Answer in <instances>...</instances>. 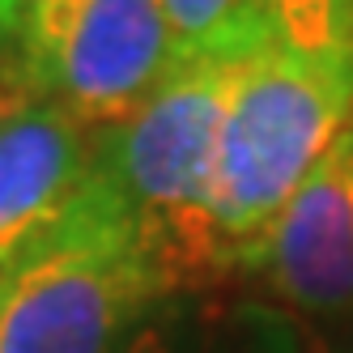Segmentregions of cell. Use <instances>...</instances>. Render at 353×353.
I'll return each instance as SVG.
<instances>
[{"label":"cell","instance_id":"obj_11","mask_svg":"<svg viewBox=\"0 0 353 353\" xmlns=\"http://www.w3.org/2000/svg\"><path fill=\"white\" fill-rule=\"evenodd\" d=\"M119 353H179V332H174V323H166L154 311L128 341H123Z\"/></svg>","mask_w":353,"mask_h":353},{"label":"cell","instance_id":"obj_12","mask_svg":"<svg viewBox=\"0 0 353 353\" xmlns=\"http://www.w3.org/2000/svg\"><path fill=\"white\" fill-rule=\"evenodd\" d=\"M298 353H353L349 349V332L336 323H307L298 319Z\"/></svg>","mask_w":353,"mask_h":353},{"label":"cell","instance_id":"obj_8","mask_svg":"<svg viewBox=\"0 0 353 353\" xmlns=\"http://www.w3.org/2000/svg\"><path fill=\"white\" fill-rule=\"evenodd\" d=\"M183 60H251L272 47L260 0H162Z\"/></svg>","mask_w":353,"mask_h":353},{"label":"cell","instance_id":"obj_3","mask_svg":"<svg viewBox=\"0 0 353 353\" xmlns=\"http://www.w3.org/2000/svg\"><path fill=\"white\" fill-rule=\"evenodd\" d=\"M353 115V68H327L264 47L243 60L217 141L213 221L225 276L247 260L290 205L298 183Z\"/></svg>","mask_w":353,"mask_h":353},{"label":"cell","instance_id":"obj_4","mask_svg":"<svg viewBox=\"0 0 353 353\" xmlns=\"http://www.w3.org/2000/svg\"><path fill=\"white\" fill-rule=\"evenodd\" d=\"M268 302L307 323H349L353 315V115L298 183L290 205L247 260Z\"/></svg>","mask_w":353,"mask_h":353},{"label":"cell","instance_id":"obj_6","mask_svg":"<svg viewBox=\"0 0 353 353\" xmlns=\"http://www.w3.org/2000/svg\"><path fill=\"white\" fill-rule=\"evenodd\" d=\"M94 174V132L52 98L0 107V281L77 205Z\"/></svg>","mask_w":353,"mask_h":353},{"label":"cell","instance_id":"obj_7","mask_svg":"<svg viewBox=\"0 0 353 353\" xmlns=\"http://www.w3.org/2000/svg\"><path fill=\"white\" fill-rule=\"evenodd\" d=\"M81 0H0V107L43 98Z\"/></svg>","mask_w":353,"mask_h":353},{"label":"cell","instance_id":"obj_10","mask_svg":"<svg viewBox=\"0 0 353 353\" xmlns=\"http://www.w3.org/2000/svg\"><path fill=\"white\" fill-rule=\"evenodd\" d=\"M196 336V353H298V315L268 298H239L213 307Z\"/></svg>","mask_w":353,"mask_h":353},{"label":"cell","instance_id":"obj_9","mask_svg":"<svg viewBox=\"0 0 353 353\" xmlns=\"http://www.w3.org/2000/svg\"><path fill=\"white\" fill-rule=\"evenodd\" d=\"M272 43L290 56L353 68V0H260Z\"/></svg>","mask_w":353,"mask_h":353},{"label":"cell","instance_id":"obj_2","mask_svg":"<svg viewBox=\"0 0 353 353\" xmlns=\"http://www.w3.org/2000/svg\"><path fill=\"white\" fill-rule=\"evenodd\" d=\"M166 298L103 174L0 281V353H119Z\"/></svg>","mask_w":353,"mask_h":353},{"label":"cell","instance_id":"obj_13","mask_svg":"<svg viewBox=\"0 0 353 353\" xmlns=\"http://www.w3.org/2000/svg\"><path fill=\"white\" fill-rule=\"evenodd\" d=\"M345 332H349V349H353V315H349V327H345Z\"/></svg>","mask_w":353,"mask_h":353},{"label":"cell","instance_id":"obj_5","mask_svg":"<svg viewBox=\"0 0 353 353\" xmlns=\"http://www.w3.org/2000/svg\"><path fill=\"white\" fill-rule=\"evenodd\" d=\"M179 60L162 0H81L43 98L90 132H103L137 115Z\"/></svg>","mask_w":353,"mask_h":353},{"label":"cell","instance_id":"obj_1","mask_svg":"<svg viewBox=\"0 0 353 353\" xmlns=\"http://www.w3.org/2000/svg\"><path fill=\"white\" fill-rule=\"evenodd\" d=\"M243 60H179L149 103L94 132V170L128 213L166 298L221 281L217 141Z\"/></svg>","mask_w":353,"mask_h":353}]
</instances>
